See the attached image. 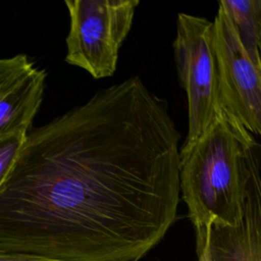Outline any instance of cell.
Masks as SVG:
<instances>
[{
    "mask_svg": "<svg viewBox=\"0 0 261 261\" xmlns=\"http://www.w3.org/2000/svg\"><path fill=\"white\" fill-rule=\"evenodd\" d=\"M180 139L138 75L30 129L0 188V251L141 260L177 217Z\"/></svg>",
    "mask_w": 261,
    "mask_h": 261,
    "instance_id": "cell-1",
    "label": "cell"
},
{
    "mask_svg": "<svg viewBox=\"0 0 261 261\" xmlns=\"http://www.w3.org/2000/svg\"><path fill=\"white\" fill-rule=\"evenodd\" d=\"M260 144L219 110L180 156L179 191L194 228L210 222L236 225L252 186L260 180Z\"/></svg>",
    "mask_w": 261,
    "mask_h": 261,
    "instance_id": "cell-2",
    "label": "cell"
},
{
    "mask_svg": "<svg viewBox=\"0 0 261 261\" xmlns=\"http://www.w3.org/2000/svg\"><path fill=\"white\" fill-rule=\"evenodd\" d=\"M69 31L65 61L94 79L112 76L128 35L138 0H65Z\"/></svg>",
    "mask_w": 261,
    "mask_h": 261,
    "instance_id": "cell-3",
    "label": "cell"
},
{
    "mask_svg": "<svg viewBox=\"0 0 261 261\" xmlns=\"http://www.w3.org/2000/svg\"><path fill=\"white\" fill-rule=\"evenodd\" d=\"M175 67L188 101V134L179 151L186 154L220 110L216 64L212 45V21L178 13L172 43Z\"/></svg>",
    "mask_w": 261,
    "mask_h": 261,
    "instance_id": "cell-4",
    "label": "cell"
},
{
    "mask_svg": "<svg viewBox=\"0 0 261 261\" xmlns=\"http://www.w3.org/2000/svg\"><path fill=\"white\" fill-rule=\"evenodd\" d=\"M218 103L224 113L254 137L261 134V69L242 46L224 10L218 6L212 21Z\"/></svg>",
    "mask_w": 261,
    "mask_h": 261,
    "instance_id": "cell-5",
    "label": "cell"
},
{
    "mask_svg": "<svg viewBox=\"0 0 261 261\" xmlns=\"http://www.w3.org/2000/svg\"><path fill=\"white\" fill-rule=\"evenodd\" d=\"M46 71L19 53L0 58V138L28 133L44 96Z\"/></svg>",
    "mask_w": 261,
    "mask_h": 261,
    "instance_id": "cell-6",
    "label": "cell"
},
{
    "mask_svg": "<svg viewBox=\"0 0 261 261\" xmlns=\"http://www.w3.org/2000/svg\"><path fill=\"white\" fill-rule=\"evenodd\" d=\"M205 234L212 261H261V184L256 181L236 225L210 222L195 229Z\"/></svg>",
    "mask_w": 261,
    "mask_h": 261,
    "instance_id": "cell-7",
    "label": "cell"
},
{
    "mask_svg": "<svg viewBox=\"0 0 261 261\" xmlns=\"http://www.w3.org/2000/svg\"><path fill=\"white\" fill-rule=\"evenodd\" d=\"M220 6L256 67L261 69V1L260 0H220Z\"/></svg>",
    "mask_w": 261,
    "mask_h": 261,
    "instance_id": "cell-8",
    "label": "cell"
},
{
    "mask_svg": "<svg viewBox=\"0 0 261 261\" xmlns=\"http://www.w3.org/2000/svg\"><path fill=\"white\" fill-rule=\"evenodd\" d=\"M28 133H15L0 138V188L12 168Z\"/></svg>",
    "mask_w": 261,
    "mask_h": 261,
    "instance_id": "cell-9",
    "label": "cell"
},
{
    "mask_svg": "<svg viewBox=\"0 0 261 261\" xmlns=\"http://www.w3.org/2000/svg\"><path fill=\"white\" fill-rule=\"evenodd\" d=\"M196 252L198 255V261H212L205 234L202 231H196Z\"/></svg>",
    "mask_w": 261,
    "mask_h": 261,
    "instance_id": "cell-10",
    "label": "cell"
},
{
    "mask_svg": "<svg viewBox=\"0 0 261 261\" xmlns=\"http://www.w3.org/2000/svg\"><path fill=\"white\" fill-rule=\"evenodd\" d=\"M0 261H51L48 259L30 256V255H21V254H9L0 251Z\"/></svg>",
    "mask_w": 261,
    "mask_h": 261,
    "instance_id": "cell-11",
    "label": "cell"
}]
</instances>
